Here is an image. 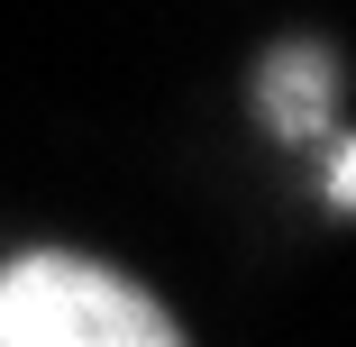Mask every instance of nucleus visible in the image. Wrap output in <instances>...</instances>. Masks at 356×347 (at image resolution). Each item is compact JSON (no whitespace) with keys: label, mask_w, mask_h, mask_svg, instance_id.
<instances>
[{"label":"nucleus","mask_w":356,"mask_h":347,"mask_svg":"<svg viewBox=\"0 0 356 347\" xmlns=\"http://www.w3.org/2000/svg\"><path fill=\"white\" fill-rule=\"evenodd\" d=\"M0 347H174V320L83 256H28L0 284Z\"/></svg>","instance_id":"f257e3e1"}]
</instances>
